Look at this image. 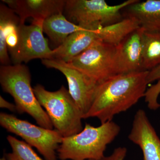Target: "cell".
Returning a JSON list of instances; mask_svg holds the SVG:
<instances>
[{
	"instance_id": "ba28073f",
	"label": "cell",
	"mask_w": 160,
	"mask_h": 160,
	"mask_svg": "<svg viewBox=\"0 0 160 160\" xmlns=\"http://www.w3.org/2000/svg\"><path fill=\"white\" fill-rule=\"evenodd\" d=\"M43 22L33 20L30 25L20 24L17 46L9 52L13 65L36 59H52V50L43 36Z\"/></svg>"
},
{
	"instance_id": "ffe728a7",
	"label": "cell",
	"mask_w": 160,
	"mask_h": 160,
	"mask_svg": "<svg viewBox=\"0 0 160 160\" xmlns=\"http://www.w3.org/2000/svg\"><path fill=\"white\" fill-rule=\"evenodd\" d=\"M127 153V148L119 147L115 148L110 155L105 156L100 160H124Z\"/></svg>"
},
{
	"instance_id": "603a6c76",
	"label": "cell",
	"mask_w": 160,
	"mask_h": 160,
	"mask_svg": "<svg viewBox=\"0 0 160 160\" xmlns=\"http://www.w3.org/2000/svg\"><path fill=\"white\" fill-rule=\"evenodd\" d=\"M0 160H6V157L5 156L1 158V159Z\"/></svg>"
},
{
	"instance_id": "6da1fadb",
	"label": "cell",
	"mask_w": 160,
	"mask_h": 160,
	"mask_svg": "<svg viewBox=\"0 0 160 160\" xmlns=\"http://www.w3.org/2000/svg\"><path fill=\"white\" fill-rule=\"evenodd\" d=\"M148 72L118 74L98 83L91 107L83 119L95 118L104 124L134 106L145 96Z\"/></svg>"
},
{
	"instance_id": "e0dca14e",
	"label": "cell",
	"mask_w": 160,
	"mask_h": 160,
	"mask_svg": "<svg viewBox=\"0 0 160 160\" xmlns=\"http://www.w3.org/2000/svg\"><path fill=\"white\" fill-rule=\"evenodd\" d=\"M142 45L143 70L150 71L160 66V32L143 30Z\"/></svg>"
},
{
	"instance_id": "7c38bea8",
	"label": "cell",
	"mask_w": 160,
	"mask_h": 160,
	"mask_svg": "<svg viewBox=\"0 0 160 160\" xmlns=\"http://www.w3.org/2000/svg\"><path fill=\"white\" fill-rule=\"evenodd\" d=\"M19 18L20 24L26 19L44 22L52 15L63 13L66 0H2Z\"/></svg>"
},
{
	"instance_id": "3957f363",
	"label": "cell",
	"mask_w": 160,
	"mask_h": 160,
	"mask_svg": "<svg viewBox=\"0 0 160 160\" xmlns=\"http://www.w3.org/2000/svg\"><path fill=\"white\" fill-rule=\"evenodd\" d=\"M31 82V74L25 65L2 66L0 67V84L2 89L14 99L17 112L29 114L39 126L53 129L49 116L37 99Z\"/></svg>"
},
{
	"instance_id": "d6986e66",
	"label": "cell",
	"mask_w": 160,
	"mask_h": 160,
	"mask_svg": "<svg viewBox=\"0 0 160 160\" xmlns=\"http://www.w3.org/2000/svg\"><path fill=\"white\" fill-rule=\"evenodd\" d=\"M160 94V79L157 83L147 89L145 93V102L147 106L151 110H155L160 108V104L158 102V98Z\"/></svg>"
},
{
	"instance_id": "8992f818",
	"label": "cell",
	"mask_w": 160,
	"mask_h": 160,
	"mask_svg": "<svg viewBox=\"0 0 160 160\" xmlns=\"http://www.w3.org/2000/svg\"><path fill=\"white\" fill-rule=\"evenodd\" d=\"M0 125L35 148L45 160H57V150L63 138L56 130L36 126L3 112L0 113Z\"/></svg>"
},
{
	"instance_id": "44dd1931",
	"label": "cell",
	"mask_w": 160,
	"mask_h": 160,
	"mask_svg": "<svg viewBox=\"0 0 160 160\" xmlns=\"http://www.w3.org/2000/svg\"><path fill=\"white\" fill-rule=\"evenodd\" d=\"M160 79V66L149 71L147 77V82L148 84Z\"/></svg>"
},
{
	"instance_id": "52a82bcc",
	"label": "cell",
	"mask_w": 160,
	"mask_h": 160,
	"mask_svg": "<svg viewBox=\"0 0 160 160\" xmlns=\"http://www.w3.org/2000/svg\"><path fill=\"white\" fill-rule=\"evenodd\" d=\"M67 63L98 84L118 74L117 47L96 41Z\"/></svg>"
},
{
	"instance_id": "4fadbf2b",
	"label": "cell",
	"mask_w": 160,
	"mask_h": 160,
	"mask_svg": "<svg viewBox=\"0 0 160 160\" xmlns=\"http://www.w3.org/2000/svg\"><path fill=\"white\" fill-rule=\"evenodd\" d=\"M140 28L127 36L117 47L118 74L144 71L142 34Z\"/></svg>"
},
{
	"instance_id": "8fae6325",
	"label": "cell",
	"mask_w": 160,
	"mask_h": 160,
	"mask_svg": "<svg viewBox=\"0 0 160 160\" xmlns=\"http://www.w3.org/2000/svg\"><path fill=\"white\" fill-rule=\"evenodd\" d=\"M128 138L140 147L143 160H160V138L143 109L134 115Z\"/></svg>"
},
{
	"instance_id": "7402d4cb",
	"label": "cell",
	"mask_w": 160,
	"mask_h": 160,
	"mask_svg": "<svg viewBox=\"0 0 160 160\" xmlns=\"http://www.w3.org/2000/svg\"><path fill=\"white\" fill-rule=\"evenodd\" d=\"M0 107L8 109L9 111L13 112H17L15 104H12L6 101L2 96H0Z\"/></svg>"
},
{
	"instance_id": "5b68a950",
	"label": "cell",
	"mask_w": 160,
	"mask_h": 160,
	"mask_svg": "<svg viewBox=\"0 0 160 160\" xmlns=\"http://www.w3.org/2000/svg\"><path fill=\"white\" fill-rule=\"evenodd\" d=\"M137 0H127L115 5L104 0H66L64 15L85 29H98L122 21L123 9Z\"/></svg>"
},
{
	"instance_id": "2e32d148",
	"label": "cell",
	"mask_w": 160,
	"mask_h": 160,
	"mask_svg": "<svg viewBox=\"0 0 160 160\" xmlns=\"http://www.w3.org/2000/svg\"><path fill=\"white\" fill-rule=\"evenodd\" d=\"M20 24L19 18L12 9L4 4L0 5V62L2 66L10 65L6 38L17 30Z\"/></svg>"
},
{
	"instance_id": "ac0fdd59",
	"label": "cell",
	"mask_w": 160,
	"mask_h": 160,
	"mask_svg": "<svg viewBox=\"0 0 160 160\" xmlns=\"http://www.w3.org/2000/svg\"><path fill=\"white\" fill-rule=\"evenodd\" d=\"M6 138L12 149L11 152L5 154L6 160H45L39 156L32 147L26 142L11 135H8Z\"/></svg>"
},
{
	"instance_id": "30bf717a",
	"label": "cell",
	"mask_w": 160,
	"mask_h": 160,
	"mask_svg": "<svg viewBox=\"0 0 160 160\" xmlns=\"http://www.w3.org/2000/svg\"><path fill=\"white\" fill-rule=\"evenodd\" d=\"M113 40V32L109 26L83 28L69 35L62 45L52 50V59L69 62L94 42L101 41L110 44Z\"/></svg>"
},
{
	"instance_id": "9c48e42d",
	"label": "cell",
	"mask_w": 160,
	"mask_h": 160,
	"mask_svg": "<svg viewBox=\"0 0 160 160\" xmlns=\"http://www.w3.org/2000/svg\"><path fill=\"white\" fill-rule=\"evenodd\" d=\"M42 62L47 68L57 69L66 77L69 93L82 115L83 119L91 107L98 83L69 63L61 60L44 59Z\"/></svg>"
},
{
	"instance_id": "277c9868",
	"label": "cell",
	"mask_w": 160,
	"mask_h": 160,
	"mask_svg": "<svg viewBox=\"0 0 160 160\" xmlns=\"http://www.w3.org/2000/svg\"><path fill=\"white\" fill-rule=\"evenodd\" d=\"M33 90L39 103L49 116L55 130L63 138L78 134L82 130V115L65 86H62L57 91L52 92L38 84Z\"/></svg>"
},
{
	"instance_id": "9a60e30c",
	"label": "cell",
	"mask_w": 160,
	"mask_h": 160,
	"mask_svg": "<svg viewBox=\"0 0 160 160\" xmlns=\"http://www.w3.org/2000/svg\"><path fill=\"white\" fill-rule=\"evenodd\" d=\"M42 28L43 32L57 47L62 45L69 35L83 29L67 19L63 13L52 15L44 20Z\"/></svg>"
},
{
	"instance_id": "5bb4252c",
	"label": "cell",
	"mask_w": 160,
	"mask_h": 160,
	"mask_svg": "<svg viewBox=\"0 0 160 160\" xmlns=\"http://www.w3.org/2000/svg\"><path fill=\"white\" fill-rule=\"evenodd\" d=\"M123 10L124 18L134 19L145 31L160 32V0H137Z\"/></svg>"
},
{
	"instance_id": "7a4b0ae2",
	"label": "cell",
	"mask_w": 160,
	"mask_h": 160,
	"mask_svg": "<svg viewBox=\"0 0 160 160\" xmlns=\"http://www.w3.org/2000/svg\"><path fill=\"white\" fill-rule=\"evenodd\" d=\"M120 131V126L112 121L98 127L86 123L78 134L63 138L57 150L58 158L61 160H100Z\"/></svg>"
},
{
	"instance_id": "cb8c5ba5",
	"label": "cell",
	"mask_w": 160,
	"mask_h": 160,
	"mask_svg": "<svg viewBox=\"0 0 160 160\" xmlns=\"http://www.w3.org/2000/svg\"></svg>"
}]
</instances>
